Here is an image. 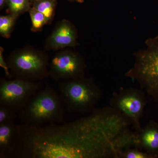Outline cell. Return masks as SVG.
Returning a JSON list of instances; mask_svg holds the SVG:
<instances>
[{"label": "cell", "mask_w": 158, "mask_h": 158, "mask_svg": "<svg viewBox=\"0 0 158 158\" xmlns=\"http://www.w3.org/2000/svg\"><path fill=\"white\" fill-rule=\"evenodd\" d=\"M41 127L18 125L10 158H105L113 149L115 133L96 111L69 123Z\"/></svg>", "instance_id": "1"}, {"label": "cell", "mask_w": 158, "mask_h": 158, "mask_svg": "<svg viewBox=\"0 0 158 158\" xmlns=\"http://www.w3.org/2000/svg\"><path fill=\"white\" fill-rule=\"evenodd\" d=\"M65 112L59 93L47 85L31 98L18 117L23 124L28 125L60 124L65 123Z\"/></svg>", "instance_id": "2"}, {"label": "cell", "mask_w": 158, "mask_h": 158, "mask_svg": "<svg viewBox=\"0 0 158 158\" xmlns=\"http://www.w3.org/2000/svg\"><path fill=\"white\" fill-rule=\"evenodd\" d=\"M58 88L65 110L72 113H92L102 96L101 89L93 80L84 77L60 81Z\"/></svg>", "instance_id": "3"}, {"label": "cell", "mask_w": 158, "mask_h": 158, "mask_svg": "<svg viewBox=\"0 0 158 158\" xmlns=\"http://www.w3.org/2000/svg\"><path fill=\"white\" fill-rule=\"evenodd\" d=\"M6 61L14 78L37 82L49 77V59L43 51L26 47L13 52Z\"/></svg>", "instance_id": "4"}, {"label": "cell", "mask_w": 158, "mask_h": 158, "mask_svg": "<svg viewBox=\"0 0 158 158\" xmlns=\"http://www.w3.org/2000/svg\"><path fill=\"white\" fill-rule=\"evenodd\" d=\"M147 47L136 56L127 76L138 82L142 89L158 102V36L149 40Z\"/></svg>", "instance_id": "5"}, {"label": "cell", "mask_w": 158, "mask_h": 158, "mask_svg": "<svg viewBox=\"0 0 158 158\" xmlns=\"http://www.w3.org/2000/svg\"><path fill=\"white\" fill-rule=\"evenodd\" d=\"M43 88L41 81L17 78L8 80L2 78L0 80V105L19 113Z\"/></svg>", "instance_id": "6"}, {"label": "cell", "mask_w": 158, "mask_h": 158, "mask_svg": "<svg viewBox=\"0 0 158 158\" xmlns=\"http://www.w3.org/2000/svg\"><path fill=\"white\" fill-rule=\"evenodd\" d=\"M146 104L144 92L134 88L120 89L113 94L110 100L111 107L129 119L136 131L141 128L140 119Z\"/></svg>", "instance_id": "7"}, {"label": "cell", "mask_w": 158, "mask_h": 158, "mask_svg": "<svg viewBox=\"0 0 158 158\" xmlns=\"http://www.w3.org/2000/svg\"><path fill=\"white\" fill-rule=\"evenodd\" d=\"M85 67V61L78 54L69 49L60 51L49 62V77L57 81L81 77Z\"/></svg>", "instance_id": "8"}, {"label": "cell", "mask_w": 158, "mask_h": 158, "mask_svg": "<svg viewBox=\"0 0 158 158\" xmlns=\"http://www.w3.org/2000/svg\"><path fill=\"white\" fill-rule=\"evenodd\" d=\"M77 33L72 23L66 19L57 23L46 40L47 51H56L66 48H73L77 44Z\"/></svg>", "instance_id": "9"}, {"label": "cell", "mask_w": 158, "mask_h": 158, "mask_svg": "<svg viewBox=\"0 0 158 158\" xmlns=\"http://www.w3.org/2000/svg\"><path fill=\"white\" fill-rule=\"evenodd\" d=\"M135 147L147 153L152 158H158V124L151 121L136 132Z\"/></svg>", "instance_id": "10"}, {"label": "cell", "mask_w": 158, "mask_h": 158, "mask_svg": "<svg viewBox=\"0 0 158 158\" xmlns=\"http://www.w3.org/2000/svg\"><path fill=\"white\" fill-rule=\"evenodd\" d=\"M18 135L15 122L0 124V158H9Z\"/></svg>", "instance_id": "11"}, {"label": "cell", "mask_w": 158, "mask_h": 158, "mask_svg": "<svg viewBox=\"0 0 158 158\" xmlns=\"http://www.w3.org/2000/svg\"><path fill=\"white\" fill-rule=\"evenodd\" d=\"M58 0H37L32 4V7L41 12L48 21V24L52 23L55 15Z\"/></svg>", "instance_id": "12"}, {"label": "cell", "mask_w": 158, "mask_h": 158, "mask_svg": "<svg viewBox=\"0 0 158 158\" xmlns=\"http://www.w3.org/2000/svg\"><path fill=\"white\" fill-rule=\"evenodd\" d=\"M32 4L30 0H7L9 14L19 16L30 11Z\"/></svg>", "instance_id": "13"}, {"label": "cell", "mask_w": 158, "mask_h": 158, "mask_svg": "<svg viewBox=\"0 0 158 158\" xmlns=\"http://www.w3.org/2000/svg\"><path fill=\"white\" fill-rule=\"evenodd\" d=\"M18 18L11 14L0 16V34L2 37L6 38L10 37Z\"/></svg>", "instance_id": "14"}, {"label": "cell", "mask_w": 158, "mask_h": 158, "mask_svg": "<svg viewBox=\"0 0 158 158\" xmlns=\"http://www.w3.org/2000/svg\"><path fill=\"white\" fill-rule=\"evenodd\" d=\"M29 12L32 23L31 30L33 32L40 31L45 25L48 24L46 18L41 12L32 7Z\"/></svg>", "instance_id": "15"}, {"label": "cell", "mask_w": 158, "mask_h": 158, "mask_svg": "<svg viewBox=\"0 0 158 158\" xmlns=\"http://www.w3.org/2000/svg\"><path fill=\"white\" fill-rule=\"evenodd\" d=\"M16 113L11 108L0 105V124L15 122L17 118Z\"/></svg>", "instance_id": "16"}, {"label": "cell", "mask_w": 158, "mask_h": 158, "mask_svg": "<svg viewBox=\"0 0 158 158\" xmlns=\"http://www.w3.org/2000/svg\"><path fill=\"white\" fill-rule=\"evenodd\" d=\"M120 158H152L147 153L143 151L131 148L125 150L120 155Z\"/></svg>", "instance_id": "17"}, {"label": "cell", "mask_w": 158, "mask_h": 158, "mask_svg": "<svg viewBox=\"0 0 158 158\" xmlns=\"http://www.w3.org/2000/svg\"><path fill=\"white\" fill-rule=\"evenodd\" d=\"M4 49L2 47H0V66L5 71V73L6 76L9 78L12 77L11 73L8 66V63L7 61L5 60L4 59V56H3V52H4Z\"/></svg>", "instance_id": "18"}, {"label": "cell", "mask_w": 158, "mask_h": 158, "mask_svg": "<svg viewBox=\"0 0 158 158\" xmlns=\"http://www.w3.org/2000/svg\"><path fill=\"white\" fill-rule=\"evenodd\" d=\"M7 6V0H0V9H4Z\"/></svg>", "instance_id": "19"}, {"label": "cell", "mask_w": 158, "mask_h": 158, "mask_svg": "<svg viewBox=\"0 0 158 158\" xmlns=\"http://www.w3.org/2000/svg\"><path fill=\"white\" fill-rule=\"evenodd\" d=\"M69 2H76L78 3H82L84 2V0H67Z\"/></svg>", "instance_id": "20"}, {"label": "cell", "mask_w": 158, "mask_h": 158, "mask_svg": "<svg viewBox=\"0 0 158 158\" xmlns=\"http://www.w3.org/2000/svg\"><path fill=\"white\" fill-rule=\"evenodd\" d=\"M36 1H37V0H30V1H31V2L32 3V4H33V3L34 2Z\"/></svg>", "instance_id": "21"}]
</instances>
